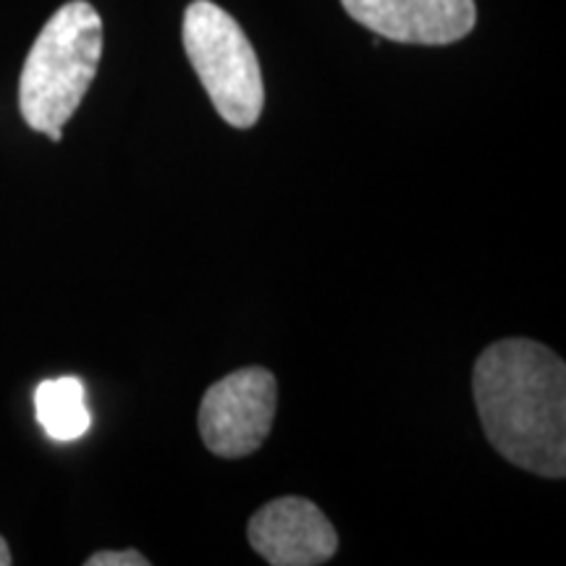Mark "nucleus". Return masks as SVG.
<instances>
[{"instance_id":"1","label":"nucleus","mask_w":566,"mask_h":566,"mask_svg":"<svg viewBox=\"0 0 566 566\" xmlns=\"http://www.w3.org/2000/svg\"><path fill=\"white\" fill-rule=\"evenodd\" d=\"M472 394L488 443L541 478L566 475V365L533 338H504L480 354Z\"/></svg>"},{"instance_id":"2","label":"nucleus","mask_w":566,"mask_h":566,"mask_svg":"<svg viewBox=\"0 0 566 566\" xmlns=\"http://www.w3.org/2000/svg\"><path fill=\"white\" fill-rule=\"evenodd\" d=\"M103 19L87 0H71L48 19L19 80V108L30 129L61 142L63 126L97 74Z\"/></svg>"},{"instance_id":"3","label":"nucleus","mask_w":566,"mask_h":566,"mask_svg":"<svg viewBox=\"0 0 566 566\" xmlns=\"http://www.w3.org/2000/svg\"><path fill=\"white\" fill-rule=\"evenodd\" d=\"M184 51L200 76L212 108L233 129H252L265 105L258 53L239 21L210 0L184 13Z\"/></svg>"},{"instance_id":"4","label":"nucleus","mask_w":566,"mask_h":566,"mask_svg":"<svg viewBox=\"0 0 566 566\" xmlns=\"http://www.w3.org/2000/svg\"><path fill=\"white\" fill-rule=\"evenodd\" d=\"M279 380L265 367H242L205 391L197 424L208 451L221 459L250 457L271 436Z\"/></svg>"},{"instance_id":"5","label":"nucleus","mask_w":566,"mask_h":566,"mask_svg":"<svg viewBox=\"0 0 566 566\" xmlns=\"http://www.w3.org/2000/svg\"><path fill=\"white\" fill-rule=\"evenodd\" d=\"M247 537L273 566H317L338 551L336 527L321 506L300 495H283L252 514Z\"/></svg>"},{"instance_id":"6","label":"nucleus","mask_w":566,"mask_h":566,"mask_svg":"<svg viewBox=\"0 0 566 566\" xmlns=\"http://www.w3.org/2000/svg\"><path fill=\"white\" fill-rule=\"evenodd\" d=\"M367 30L407 45H451L475 30V0H342Z\"/></svg>"},{"instance_id":"7","label":"nucleus","mask_w":566,"mask_h":566,"mask_svg":"<svg viewBox=\"0 0 566 566\" xmlns=\"http://www.w3.org/2000/svg\"><path fill=\"white\" fill-rule=\"evenodd\" d=\"M34 409L38 422L53 441H76L92 424L80 378H55L40 384L34 391Z\"/></svg>"},{"instance_id":"8","label":"nucleus","mask_w":566,"mask_h":566,"mask_svg":"<svg viewBox=\"0 0 566 566\" xmlns=\"http://www.w3.org/2000/svg\"><path fill=\"white\" fill-rule=\"evenodd\" d=\"M87 566H147L145 556L139 551H101V554H92L87 562Z\"/></svg>"},{"instance_id":"9","label":"nucleus","mask_w":566,"mask_h":566,"mask_svg":"<svg viewBox=\"0 0 566 566\" xmlns=\"http://www.w3.org/2000/svg\"><path fill=\"white\" fill-rule=\"evenodd\" d=\"M11 564V551L6 546L3 535H0V566H9Z\"/></svg>"}]
</instances>
